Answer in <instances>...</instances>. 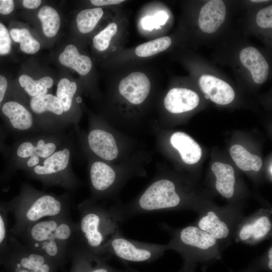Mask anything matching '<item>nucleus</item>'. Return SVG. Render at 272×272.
Returning a JSON list of instances; mask_svg holds the SVG:
<instances>
[{"instance_id":"nucleus-7","label":"nucleus","mask_w":272,"mask_h":272,"mask_svg":"<svg viewBox=\"0 0 272 272\" xmlns=\"http://www.w3.org/2000/svg\"><path fill=\"white\" fill-rule=\"evenodd\" d=\"M67 256L72 259L71 272H123L108 264V257L92 253L80 240L79 235L70 246Z\"/></svg>"},{"instance_id":"nucleus-30","label":"nucleus","mask_w":272,"mask_h":272,"mask_svg":"<svg viewBox=\"0 0 272 272\" xmlns=\"http://www.w3.org/2000/svg\"><path fill=\"white\" fill-rule=\"evenodd\" d=\"M77 88V84L66 78H63L58 82L56 97L60 102L63 111L66 112L71 108Z\"/></svg>"},{"instance_id":"nucleus-43","label":"nucleus","mask_w":272,"mask_h":272,"mask_svg":"<svg viewBox=\"0 0 272 272\" xmlns=\"http://www.w3.org/2000/svg\"><path fill=\"white\" fill-rule=\"evenodd\" d=\"M232 272H233V271H232ZM241 272H252V271H251L250 270H248L247 269H246L245 270H243V271H242Z\"/></svg>"},{"instance_id":"nucleus-8","label":"nucleus","mask_w":272,"mask_h":272,"mask_svg":"<svg viewBox=\"0 0 272 272\" xmlns=\"http://www.w3.org/2000/svg\"><path fill=\"white\" fill-rule=\"evenodd\" d=\"M230 220L217 209L208 208L200 214L196 226L209 234L219 243L231 237L233 227Z\"/></svg>"},{"instance_id":"nucleus-28","label":"nucleus","mask_w":272,"mask_h":272,"mask_svg":"<svg viewBox=\"0 0 272 272\" xmlns=\"http://www.w3.org/2000/svg\"><path fill=\"white\" fill-rule=\"evenodd\" d=\"M10 35L13 40L20 43L21 50L28 54H34L40 49L39 42L34 39L26 28L12 29Z\"/></svg>"},{"instance_id":"nucleus-25","label":"nucleus","mask_w":272,"mask_h":272,"mask_svg":"<svg viewBox=\"0 0 272 272\" xmlns=\"http://www.w3.org/2000/svg\"><path fill=\"white\" fill-rule=\"evenodd\" d=\"M38 16L41 22L44 35L48 37L55 36L60 24V16L56 10L50 6H44L39 10Z\"/></svg>"},{"instance_id":"nucleus-24","label":"nucleus","mask_w":272,"mask_h":272,"mask_svg":"<svg viewBox=\"0 0 272 272\" xmlns=\"http://www.w3.org/2000/svg\"><path fill=\"white\" fill-rule=\"evenodd\" d=\"M30 105L33 111L37 114L49 111L56 115H61L63 112L57 97L49 94L32 97L30 102Z\"/></svg>"},{"instance_id":"nucleus-42","label":"nucleus","mask_w":272,"mask_h":272,"mask_svg":"<svg viewBox=\"0 0 272 272\" xmlns=\"http://www.w3.org/2000/svg\"><path fill=\"white\" fill-rule=\"evenodd\" d=\"M267 1H265V0H252V1H251V2H255V3H258V2H266Z\"/></svg>"},{"instance_id":"nucleus-31","label":"nucleus","mask_w":272,"mask_h":272,"mask_svg":"<svg viewBox=\"0 0 272 272\" xmlns=\"http://www.w3.org/2000/svg\"><path fill=\"white\" fill-rule=\"evenodd\" d=\"M118 30L115 23H110L105 29L95 36L93 40L94 47L99 51H104L109 46L111 38Z\"/></svg>"},{"instance_id":"nucleus-38","label":"nucleus","mask_w":272,"mask_h":272,"mask_svg":"<svg viewBox=\"0 0 272 272\" xmlns=\"http://www.w3.org/2000/svg\"><path fill=\"white\" fill-rule=\"evenodd\" d=\"M40 0H24L23 1V6L27 9H34L38 8L41 4Z\"/></svg>"},{"instance_id":"nucleus-9","label":"nucleus","mask_w":272,"mask_h":272,"mask_svg":"<svg viewBox=\"0 0 272 272\" xmlns=\"http://www.w3.org/2000/svg\"><path fill=\"white\" fill-rule=\"evenodd\" d=\"M269 214L258 213L240 225L237 229L238 240L254 243L267 237L271 230Z\"/></svg>"},{"instance_id":"nucleus-27","label":"nucleus","mask_w":272,"mask_h":272,"mask_svg":"<svg viewBox=\"0 0 272 272\" xmlns=\"http://www.w3.org/2000/svg\"><path fill=\"white\" fill-rule=\"evenodd\" d=\"M103 11L101 8L86 9L77 15L76 22L79 30L82 33L91 31L101 18Z\"/></svg>"},{"instance_id":"nucleus-4","label":"nucleus","mask_w":272,"mask_h":272,"mask_svg":"<svg viewBox=\"0 0 272 272\" xmlns=\"http://www.w3.org/2000/svg\"><path fill=\"white\" fill-rule=\"evenodd\" d=\"M13 210L16 223L13 229L19 235L24 229L43 218L69 215L71 208L66 197L40 193L26 186L15 201Z\"/></svg>"},{"instance_id":"nucleus-11","label":"nucleus","mask_w":272,"mask_h":272,"mask_svg":"<svg viewBox=\"0 0 272 272\" xmlns=\"http://www.w3.org/2000/svg\"><path fill=\"white\" fill-rule=\"evenodd\" d=\"M202 92L214 103L226 105L233 101L235 92L227 82L212 75H203L199 80Z\"/></svg>"},{"instance_id":"nucleus-39","label":"nucleus","mask_w":272,"mask_h":272,"mask_svg":"<svg viewBox=\"0 0 272 272\" xmlns=\"http://www.w3.org/2000/svg\"><path fill=\"white\" fill-rule=\"evenodd\" d=\"M39 162V158L38 157H31L27 161V165L29 167H34L38 165Z\"/></svg>"},{"instance_id":"nucleus-26","label":"nucleus","mask_w":272,"mask_h":272,"mask_svg":"<svg viewBox=\"0 0 272 272\" xmlns=\"http://www.w3.org/2000/svg\"><path fill=\"white\" fill-rule=\"evenodd\" d=\"M19 81L21 86L32 97L47 94V89L53 85L52 79L47 76L34 80L28 75H22L19 77Z\"/></svg>"},{"instance_id":"nucleus-16","label":"nucleus","mask_w":272,"mask_h":272,"mask_svg":"<svg viewBox=\"0 0 272 272\" xmlns=\"http://www.w3.org/2000/svg\"><path fill=\"white\" fill-rule=\"evenodd\" d=\"M70 157V151L65 148L54 152L45 159L43 165L33 167V172L38 177L44 178H54L55 176L63 172L67 167Z\"/></svg>"},{"instance_id":"nucleus-3","label":"nucleus","mask_w":272,"mask_h":272,"mask_svg":"<svg viewBox=\"0 0 272 272\" xmlns=\"http://www.w3.org/2000/svg\"><path fill=\"white\" fill-rule=\"evenodd\" d=\"M78 209L80 213L78 226L80 240L92 253L107 257L104 255L106 245L115 235L121 233L119 223L109 208L97 205L93 200L82 202Z\"/></svg>"},{"instance_id":"nucleus-35","label":"nucleus","mask_w":272,"mask_h":272,"mask_svg":"<svg viewBox=\"0 0 272 272\" xmlns=\"http://www.w3.org/2000/svg\"><path fill=\"white\" fill-rule=\"evenodd\" d=\"M7 229L6 221L0 212V246L5 241L6 239Z\"/></svg>"},{"instance_id":"nucleus-6","label":"nucleus","mask_w":272,"mask_h":272,"mask_svg":"<svg viewBox=\"0 0 272 272\" xmlns=\"http://www.w3.org/2000/svg\"><path fill=\"white\" fill-rule=\"evenodd\" d=\"M12 271L25 270L28 272H53L57 266L45 255L34 251L13 239L11 254Z\"/></svg>"},{"instance_id":"nucleus-33","label":"nucleus","mask_w":272,"mask_h":272,"mask_svg":"<svg viewBox=\"0 0 272 272\" xmlns=\"http://www.w3.org/2000/svg\"><path fill=\"white\" fill-rule=\"evenodd\" d=\"M11 40L6 27L0 23V55L7 54L11 50Z\"/></svg>"},{"instance_id":"nucleus-12","label":"nucleus","mask_w":272,"mask_h":272,"mask_svg":"<svg viewBox=\"0 0 272 272\" xmlns=\"http://www.w3.org/2000/svg\"><path fill=\"white\" fill-rule=\"evenodd\" d=\"M199 101L198 95L193 91L174 88L168 91L164 103L169 112L177 114L193 110L198 105Z\"/></svg>"},{"instance_id":"nucleus-29","label":"nucleus","mask_w":272,"mask_h":272,"mask_svg":"<svg viewBox=\"0 0 272 272\" xmlns=\"http://www.w3.org/2000/svg\"><path fill=\"white\" fill-rule=\"evenodd\" d=\"M171 42L169 37L159 38L139 45L135 48V53L139 57H149L166 50Z\"/></svg>"},{"instance_id":"nucleus-15","label":"nucleus","mask_w":272,"mask_h":272,"mask_svg":"<svg viewBox=\"0 0 272 272\" xmlns=\"http://www.w3.org/2000/svg\"><path fill=\"white\" fill-rule=\"evenodd\" d=\"M91 150L103 159L112 160L115 159L118 153L116 142L110 133L100 129H94L88 137Z\"/></svg>"},{"instance_id":"nucleus-22","label":"nucleus","mask_w":272,"mask_h":272,"mask_svg":"<svg viewBox=\"0 0 272 272\" xmlns=\"http://www.w3.org/2000/svg\"><path fill=\"white\" fill-rule=\"evenodd\" d=\"M230 155L239 168L243 171L260 170L262 162L258 156L251 154L244 147L239 145H234L230 150Z\"/></svg>"},{"instance_id":"nucleus-40","label":"nucleus","mask_w":272,"mask_h":272,"mask_svg":"<svg viewBox=\"0 0 272 272\" xmlns=\"http://www.w3.org/2000/svg\"><path fill=\"white\" fill-rule=\"evenodd\" d=\"M125 263V269L123 270V272H141L131 267H129V266L127 265L126 263ZM178 272H183V271L180 269Z\"/></svg>"},{"instance_id":"nucleus-20","label":"nucleus","mask_w":272,"mask_h":272,"mask_svg":"<svg viewBox=\"0 0 272 272\" xmlns=\"http://www.w3.org/2000/svg\"><path fill=\"white\" fill-rule=\"evenodd\" d=\"M2 112L15 129L26 130L32 126L33 119L31 113L18 102L10 101L5 103Z\"/></svg>"},{"instance_id":"nucleus-19","label":"nucleus","mask_w":272,"mask_h":272,"mask_svg":"<svg viewBox=\"0 0 272 272\" xmlns=\"http://www.w3.org/2000/svg\"><path fill=\"white\" fill-rule=\"evenodd\" d=\"M115 172L108 165L97 161L91 167L90 179L96 192L104 193L112 188L116 180Z\"/></svg>"},{"instance_id":"nucleus-37","label":"nucleus","mask_w":272,"mask_h":272,"mask_svg":"<svg viewBox=\"0 0 272 272\" xmlns=\"http://www.w3.org/2000/svg\"><path fill=\"white\" fill-rule=\"evenodd\" d=\"M8 83L6 78L0 75V106L3 101L7 88Z\"/></svg>"},{"instance_id":"nucleus-36","label":"nucleus","mask_w":272,"mask_h":272,"mask_svg":"<svg viewBox=\"0 0 272 272\" xmlns=\"http://www.w3.org/2000/svg\"><path fill=\"white\" fill-rule=\"evenodd\" d=\"M123 0H92L91 3L97 6L116 5L123 2Z\"/></svg>"},{"instance_id":"nucleus-34","label":"nucleus","mask_w":272,"mask_h":272,"mask_svg":"<svg viewBox=\"0 0 272 272\" xmlns=\"http://www.w3.org/2000/svg\"><path fill=\"white\" fill-rule=\"evenodd\" d=\"M14 2L12 0H0V13L8 15L14 9Z\"/></svg>"},{"instance_id":"nucleus-32","label":"nucleus","mask_w":272,"mask_h":272,"mask_svg":"<svg viewBox=\"0 0 272 272\" xmlns=\"http://www.w3.org/2000/svg\"><path fill=\"white\" fill-rule=\"evenodd\" d=\"M256 23L262 28L272 27V5L260 10L256 15Z\"/></svg>"},{"instance_id":"nucleus-2","label":"nucleus","mask_w":272,"mask_h":272,"mask_svg":"<svg viewBox=\"0 0 272 272\" xmlns=\"http://www.w3.org/2000/svg\"><path fill=\"white\" fill-rule=\"evenodd\" d=\"M171 235L168 245L170 249L179 253L184 264L183 272H194L201 264L204 269L221 257L219 242L196 226L189 225L180 229L166 228Z\"/></svg>"},{"instance_id":"nucleus-5","label":"nucleus","mask_w":272,"mask_h":272,"mask_svg":"<svg viewBox=\"0 0 272 272\" xmlns=\"http://www.w3.org/2000/svg\"><path fill=\"white\" fill-rule=\"evenodd\" d=\"M169 246L140 242L122 236L115 235L107 243L104 255L109 258L114 256L124 263L151 262L160 257Z\"/></svg>"},{"instance_id":"nucleus-41","label":"nucleus","mask_w":272,"mask_h":272,"mask_svg":"<svg viewBox=\"0 0 272 272\" xmlns=\"http://www.w3.org/2000/svg\"><path fill=\"white\" fill-rule=\"evenodd\" d=\"M271 166H272V165H271V164H270V165H269V168H268V172H269V173L271 177V175H272V167H271Z\"/></svg>"},{"instance_id":"nucleus-23","label":"nucleus","mask_w":272,"mask_h":272,"mask_svg":"<svg viewBox=\"0 0 272 272\" xmlns=\"http://www.w3.org/2000/svg\"><path fill=\"white\" fill-rule=\"evenodd\" d=\"M55 149L54 143H45L43 140H40L36 146L29 142L22 143L17 149V154L22 158L38 157L46 159L53 154Z\"/></svg>"},{"instance_id":"nucleus-10","label":"nucleus","mask_w":272,"mask_h":272,"mask_svg":"<svg viewBox=\"0 0 272 272\" xmlns=\"http://www.w3.org/2000/svg\"><path fill=\"white\" fill-rule=\"evenodd\" d=\"M151 83L147 76L140 72H133L122 79L119 84L120 94L133 104L142 103L148 96Z\"/></svg>"},{"instance_id":"nucleus-21","label":"nucleus","mask_w":272,"mask_h":272,"mask_svg":"<svg viewBox=\"0 0 272 272\" xmlns=\"http://www.w3.org/2000/svg\"><path fill=\"white\" fill-rule=\"evenodd\" d=\"M58 59L62 64L72 68L82 76L87 75L92 66L91 58L86 55L80 54L77 48L72 44L65 47Z\"/></svg>"},{"instance_id":"nucleus-18","label":"nucleus","mask_w":272,"mask_h":272,"mask_svg":"<svg viewBox=\"0 0 272 272\" xmlns=\"http://www.w3.org/2000/svg\"><path fill=\"white\" fill-rule=\"evenodd\" d=\"M212 170L216 177L215 186L218 192L227 198L232 197L235 184L233 168L229 164L217 162L212 164Z\"/></svg>"},{"instance_id":"nucleus-1","label":"nucleus","mask_w":272,"mask_h":272,"mask_svg":"<svg viewBox=\"0 0 272 272\" xmlns=\"http://www.w3.org/2000/svg\"><path fill=\"white\" fill-rule=\"evenodd\" d=\"M78 234V223L69 215L41 220L27 227L19 236L24 245L58 265L67 256L69 249Z\"/></svg>"},{"instance_id":"nucleus-14","label":"nucleus","mask_w":272,"mask_h":272,"mask_svg":"<svg viewBox=\"0 0 272 272\" xmlns=\"http://www.w3.org/2000/svg\"><path fill=\"white\" fill-rule=\"evenodd\" d=\"M241 62L251 74L255 83L260 84L265 82L269 72V66L261 53L255 48L249 46L240 52Z\"/></svg>"},{"instance_id":"nucleus-44","label":"nucleus","mask_w":272,"mask_h":272,"mask_svg":"<svg viewBox=\"0 0 272 272\" xmlns=\"http://www.w3.org/2000/svg\"><path fill=\"white\" fill-rule=\"evenodd\" d=\"M205 98L207 99H210L209 96H208V95H207V94H205Z\"/></svg>"},{"instance_id":"nucleus-17","label":"nucleus","mask_w":272,"mask_h":272,"mask_svg":"<svg viewBox=\"0 0 272 272\" xmlns=\"http://www.w3.org/2000/svg\"><path fill=\"white\" fill-rule=\"evenodd\" d=\"M170 143L177 150L182 161L187 164H193L200 160L202 151L199 145L186 133L177 131L170 138Z\"/></svg>"},{"instance_id":"nucleus-13","label":"nucleus","mask_w":272,"mask_h":272,"mask_svg":"<svg viewBox=\"0 0 272 272\" xmlns=\"http://www.w3.org/2000/svg\"><path fill=\"white\" fill-rule=\"evenodd\" d=\"M226 6L220 0L207 2L201 9L198 17L200 29L207 33H212L218 30L226 17Z\"/></svg>"}]
</instances>
